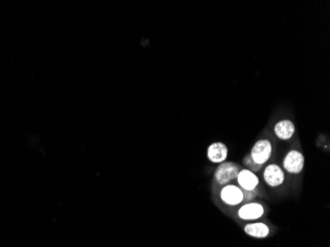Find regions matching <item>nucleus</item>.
<instances>
[{"label": "nucleus", "instance_id": "1a4fd4ad", "mask_svg": "<svg viewBox=\"0 0 330 247\" xmlns=\"http://www.w3.org/2000/svg\"><path fill=\"white\" fill-rule=\"evenodd\" d=\"M273 131L279 139L289 140L296 133V126L291 120H281L275 124Z\"/></svg>", "mask_w": 330, "mask_h": 247}, {"label": "nucleus", "instance_id": "f03ea898", "mask_svg": "<svg viewBox=\"0 0 330 247\" xmlns=\"http://www.w3.org/2000/svg\"><path fill=\"white\" fill-rule=\"evenodd\" d=\"M239 166L232 161H224L220 163L216 172H215V180L219 185H227L232 181L236 179V176L239 171Z\"/></svg>", "mask_w": 330, "mask_h": 247}, {"label": "nucleus", "instance_id": "0eeeda50", "mask_svg": "<svg viewBox=\"0 0 330 247\" xmlns=\"http://www.w3.org/2000/svg\"><path fill=\"white\" fill-rule=\"evenodd\" d=\"M264 214L265 207L259 202L245 203L237 211L238 217L243 220H256L261 218Z\"/></svg>", "mask_w": 330, "mask_h": 247}, {"label": "nucleus", "instance_id": "9d476101", "mask_svg": "<svg viewBox=\"0 0 330 247\" xmlns=\"http://www.w3.org/2000/svg\"><path fill=\"white\" fill-rule=\"evenodd\" d=\"M244 232L253 238H265L270 234V228L260 221H253L245 225L243 228Z\"/></svg>", "mask_w": 330, "mask_h": 247}, {"label": "nucleus", "instance_id": "7ed1b4c3", "mask_svg": "<svg viewBox=\"0 0 330 247\" xmlns=\"http://www.w3.org/2000/svg\"><path fill=\"white\" fill-rule=\"evenodd\" d=\"M220 198L222 203H224L225 205L231 207H236L243 203L244 194L243 191L237 185L227 184L221 188L220 192Z\"/></svg>", "mask_w": 330, "mask_h": 247}, {"label": "nucleus", "instance_id": "f8f14e48", "mask_svg": "<svg viewBox=\"0 0 330 247\" xmlns=\"http://www.w3.org/2000/svg\"><path fill=\"white\" fill-rule=\"evenodd\" d=\"M244 194V201H253V199L257 195V190L256 191H251V192H243Z\"/></svg>", "mask_w": 330, "mask_h": 247}, {"label": "nucleus", "instance_id": "423d86ee", "mask_svg": "<svg viewBox=\"0 0 330 247\" xmlns=\"http://www.w3.org/2000/svg\"><path fill=\"white\" fill-rule=\"evenodd\" d=\"M237 180V186L243 191V192H251L256 191L257 187L260 183L259 177L255 174V172L251 171L248 168H242L239 169L238 174L236 176Z\"/></svg>", "mask_w": 330, "mask_h": 247}, {"label": "nucleus", "instance_id": "9b49d317", "mask_svg": "<svg viewBox=\"0 0 330 247\" xmlns=\"http://www.w3.org/2000/svg\"><path fill=\"white\" fill-rule=\"evenodd\" d=\"M244 164H246L247 168L250 169V170L253 171V172H254V171H258L259 168H260V166L256 165L254 162H253V161L251 160V158L249 157V155H247L246 158H244Z\"/></svg>", "mask_w": 330, "mask_h": 247}, {"label": "nucleus", "instance_id": "20e7f679", "mask_svg": "<svg viewBox=\"0 0 330 247\" xmlns=\"http://www.w3.org/2000/svg\"><path fill=\"white\" fill-rule=\"evenodd\" d=\"M304 166V156L298 150L290 151L283 159V169L289 174H299Z\"/></svg>", "mask_w": 330, "mask_h": 247}, {"label": "nucleus", "instance_id": "6e6552de", "mask_svg": "<svg viewBox=\"0 0 330 247\" xmlns=\"http://www.w3.org/2000/svg\"><path fill=\"white\" fill-rule=\"evenodd\" d=\"M228 156V148L221 141H215L208 146L207 157L212 163L220 164L226 160Z\"/></svg>", "mask_w": 330, "mask_h": 247}, {"label": "nucleus", "instance_id": "f257e3e1", "mask_svg": "<svg viewBox=\"0 0 330 247\" xmlns=\"http://www.w3.org/2000/svg\"><path fill=\"white\" fill-rule=\"evenodd\" d=\"M272 154H273L272 142L267 139H262L253 144L249 154V157L256 165L262 167L270 160Z\"/></svg>", "mask_w": 330, "mask_h": 247}, {"label": "nucleus", "instance_id": "39448f33", "mask_svg": "<svg viewBox=\"0 0 330 247\" xmlns=\"http://www.w3.org/2000/svg\"><path fill=\"white\" fill-rule=\"evenodd\" d=\"M263 179L265 183L271 188L281 186L285 181L284 169L276 163L267 165L263 171Z\"/></svg>", "mask_w": 330, "mask_h": 247}]
</instances>
